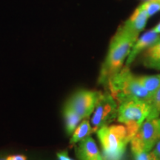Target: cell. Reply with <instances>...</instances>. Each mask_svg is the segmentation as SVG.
Masks as SVG:
<instances>
[{"label": "cell", "instance_id": "52a82bcc", "mask_svg": "<svg viewBox=\"0 0 160 160\" xmlns=\"http://www.w3.org/2000/svg\"><path fill=\"white\" fill-rule=\"evenodd\" d=\"M101 92L80 90L68 99L65 105L71 107L82 119L88 117L94 111Z\"/></svg>", "mask_w": 160, "mask_h": 160}, {"label": "cell", "instance_id": "5bb4252c", "mask_svg": "<svg viewBox=\"0 0 160 160\" xmlns=\"http://www.w3.org/2000/svg\"><path fill=\"white\" fill-rule=\"evenodd\" d=\"M141 85L153 97V93L160 87V74L138 77Z\"/></svg>", "mask_w": 160, "mask_h": 160}, {"label": "cell", "instance_id": "3957f363", "mask_svg": "<svg viewBox=\"0 0 160 160\" xmlns=\"http://www.w3.org/2000/svg\"><path fill=\"white\" fill-rule=\"evenodd\" d=\"M97 133L103 151V160H121L131 140L125 126L107 125L98 130Z\"/></svg>", "mask_w": 160, "mask_h": 160}, {"label": "cell", "instance_id": "44dd1931", "mask_svg": "<svg viewBox=\"0 0 160 160\" xmlns=\"http://www.w3.org/2000/svg\"><path fill=\"white\" fill-rule=\"evenodd\" d=\"M153 30V31H155L156 33H160V22L158 24V25L156 26V27L154 28L153 29H152Z\"/></svg>", "mask_w": 160, "mask_h": 160}, {"label": "cell", "instance_id": "9a60e30c", "mask_svg": "<svg viewBox=\"0 0 160 160\" xmlns=\"http://www.w3.org/2000/svg\"><path fill=\"white\" fill-rule=\"evenodd\" d=\"M150 113L146 119H151L158 118L160 114V87L153 93L151 102L150 103Z\"/></svg>", "mask_w": 160, "mask_h": 160}, {"label": "cell", "instance_id": "603a6c76", "mask_svg": "<svg viewBox=\"0 0 160 160\" xmlns=\"http://www.w3.org/2000/svg\"><path fill=\"white\" fill-rule=\"evenodd\" d=\"M145 2H151V1H155V0H143Z\"/></svg>", "mask_w": 160, "mask_h": 160}, {"label": "cell", "instance_id": "4fadbf2b", "mask_svg": "<svg viewBox=\"0 0 160 160\" xmlns=\"http://www.w3.org/2000/svg\"><path fill=\"white\" fill-rule=\"evenodd\" d=\"M91 133H93L92 126L88 120H83L77 128L74 130L73 133H72L71 139L70 140V143L71 145L79 142L80 141L85 139L86 137H89Z\"/></svg>", "mask_w": 160, "mask_h": 160}, {"label": "cell", "instance_id": "6da1fadb", "mask_svg": "<svg viewBox=\"0 0 160 160\" xmlns=\"http://www.w3.org/2000/svg\"><path fill=\"white\" fill-rule=\"evenodd\" d=\"M137 38L126 31L122 26L112 37L108 51L100 70L99 82L107 85L109 79L122 68L125 59L134 45Z\"/></svg>", "mask_w": 160, "mask_h": 160}, {"label": "cell", "instance_id": "ba28073f", "mask_svg": "<svg viewBox=\"0 0 160 160\" xmlns=\"http://www.w3.org/2000/svg\"><path fill=\"white\" fill-rule=\"evenodd\" d=\"M148 18L145 9L139 5L132 13L129 19L126 20L122 27L132 36L138 39L140 32L145 28Z\"/></svg>", "mask_w": 160, "mask_h": 160}, {"label": "cell", "instance_id": "8992f818", "mask_svg": "<svg viewBox=\"0 0 160 160\" xmlns=\"http://www.w3.org/2000/svg\"><path fill=\"white\" fill-rule=\"evenodd\" d=\"M160 139V119H145L131 140V151H151Z\"/></svg>", "mask_w": 160, "mask_h": 160}, {"label": "cell", "instance_id": "ffe728a7", "mask_svg": "<svg viewBox=\"0 0 160 160\" xmlns=\"http://www.w3.org/2000/svg\"><path fill=\"white\" fill-rule=\"evenodd\" d=\"M6 159L7 160H27V157L24 155H12Z\"/></svg>", "mask_w": 160, "mask_h": 160}, {"label": "cell", "instance_id": "8fae6325", "mask_svg": "<svg viewBox=\"0 0 160 160\" xmlns=\"http://www.w3.org/2000/svg\"><path fill=\"white\" fill-rule=\"evenodd\" d=\"M144 65L150 68L160 70V39L146 49L144 53Z\"/></svg>", "mask_w": 160, "mask_h": 160}, {"label": "cell", "instance_id": "9c48e42d", "mask_svg": "<svg viewBox=\"0 0 160 160\" xmlns=\"http://www.w3.org/2000/svg\"><path fill=\"white\" fill-rule=\"evenodd\" d=\"M160 39L159 33H156L153 30L148 32H146L139 39H137L134 45H133L130 51L128 57L126 59L125 65L129 66L134 61L135 58L137 57L139 53L143 51L144 50L148 49L153 44H155Z\"/></svg>", "mask_w": 160, "mask_h": 160}, {"label": "cell", "instance_id": "7a4b0ae2", "mask_svg": "<svg viewBox=\"0 0 160 160\" xmlns=\"http://www.w3.org/2000/svg\"><path fill=\"white\" fill-rule=\"evenodd\" d=\"M107 86L118 105L130 100H139L149 104L151 102L152 96L141 85L138 76L133 74L127 65L112 76Z\"/></svg>", "mask_w": 160, "mask_h": 160}, {"label": "cell", "instance_id": "7402d4cb", "mask_svg": "<svg viewBox=\"0 0 160 160\" xmlns=\"http://www.w3.org/2000/svg\"><path fill=\"white\" fill-rule=\"evenodd\" d=\"M0 160H7V159L4 157H0Z\"/></svg>", "mask_w": 160, "mask_h": 160}, {"label": "cell", "instance_id": "ac0fdd59", "mask_svg": "<svg viewBox=\"0 0 160 160\" xmlns=\"http://www.w3.org/2000/svg\"><path fill=\"white\" fill-rule=\"evenodd\" d=\"M57 158L59 160H74L70 157V156L67 151H62L58 152L57 153Z\"/></svg>", "mask_w": 160, "mask_h": 160}, {"label": "cell", "instance_id": "7c38bea8", "mask_svg": "<svg viewBox=\"0 0 160 160\" xmlns=\"http://www.w3.org/2000/svg\"><path fill=\"white\" fill-rule=\"evenodd\" d=\"M63 115L65 122V130L68 135L73 133L74 130L79 125L82 117L78 114L75 111H73L71 107L65 105L63 110Z\"/></svg>", "mask_w": 160, "mask_h": 160}, {"label": "cell", "instance_id": "277c9868", "mask_svg": "<svg viewBox=\"0 0 160 160\" xmlns=\"http://www.w3.org/2000/svg\"><path fill=\"white\" fill-rule=\"evenodd\" d=\"M150 110L149 103L139 100H130L119 105L117 119L125 125L131 139L147 119Z\"/></svg>", "mask_w": 160, "mask_h": 160}, {"label": "cell", "instance_id": "2e32d148", "mask_svg": "<svg viewBox=\"0 0 160 160\" xmlns=\"http://www.w3.org/2000/svg\"><path fill=\"white\" fill-rule=\"evenodd\" d=\"M142 7L145 9L148 17L154 15L157 12L160 11V1L159 0H155L151 2H145V3L142 4Z\"/></svg>", "mask_w": 160, "mask_h": 160}, {"label": "cell", "instance_id": "5b68a950", "mask_svg": "<svg viewBox=\"0 0 160 160\" xmlns=\"http://www.w3.org/2000/svg\"><path fill=\"white\" fill-rule=\"evenodd\" d=\"M118 108L117 102L110 92L100 93L91 119L93 132H97L101 128L108 125L114 121L117 118Z\"/></svg>", "mask_w": 160, "mask_h": 160}, {"label": "cell", "instance_id": "e0dca14e", "mask_svg": "<svg viewBox=\"0 0 160 160\" xmlns=\"http://www.w3.org/2000/svg\"><path fill=\"white\" fill-rule=\"evenodd\" d=\"M132 153H133L135 160H157L152 151H133Z\"/></svg>", "mask_w": 160, "mask_h": 160}, {"label": "cell", "instance_id": "30bf717a", "mask_svg": "<svg viewBox=\"0 0 160 160\" xmlns=\"http://www.w3.org/2000/svg\"><path fill=\"white\" fill-rule=\"evenodd\" d=\"M76 154L79 160H103L97 144L91 137L79 142L76 148Z\"/></svg>", "mask_w": 160, "mask_h": 160}, {"label": "cell", "instance_id": "d6986e66", "mask_svg": "<svg viewBox=\"0 0 160 160\" xmlns=\"http://www.w3.org/2000/svg\"><path fill=\"white\" fill-rule=\"evenodd\" d=\"M154 157L157 160H160V139L158 140L157 142L156 143L154 149L152 151Z\"/></svg>", "mask_w": 160, "mask_h": 160}]
</instances>
